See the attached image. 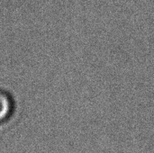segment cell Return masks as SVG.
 I'll return each instance as SVG.
<instances>
[{
  "label": "cell",
  "mask_w": 154,
  "mask_h": 153,
  "mask_svg": "<svg viewBox=\"0 0 154 153\" xmlns=\"http://www.w3.org/2000/svg\"><path fill=\"white\" fill-rule=\"evenodd\" d=\"M12 100L5 93L0 92V122L5 120L12 111Z\"/></svg>",
  "instance_id": "obj_1"
}]
</instances>
